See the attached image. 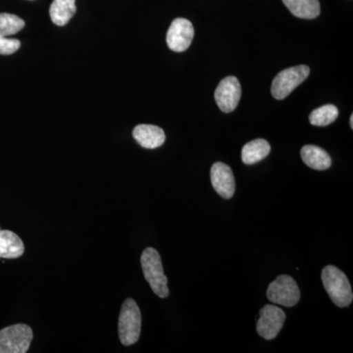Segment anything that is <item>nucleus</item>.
Masks as SVG:
<instances>
[{"label": "nucleus", "mask_w": 353, "mask_h": 353, "mask_svg": "<svg viewBox=\"0 0 353 353\" xmlns=\"http://www.w3.org/2000/svg\"><path fill=\"white\" fill-rule=\"evenodd\" d=\"M322 282L332 301L339 307H347L352 303V285L345 274L333 265L322 271Z\"/></svg>", "instance_id": "1"}, {"label": "nucleus", "mask_w": 353, "mask_h": 353, "mask_svg": "<svg viewBox=\"0 0 353 353\" xmlns=\"http://www.w3.org/2000/svg\"><path fill=\"white\" fill-rule=\"evenodd\" d=\"M141 264L146 282L153 292L161 299L168 296V279L165 276L159 252L153 248H145L141 256Z\"/></svg>", "instance_id": "2"}, {"label": "nucleus", "mask_w": 353, "mask_h": 353, "mask_svg": "<svg viewBox=\"0 0 353 353\" xmlns=\"http://www.w3.org/2000/svg\"><path fill=\"white\" fill-rule=\"evenodd\" d=\"M141 331V313L138 304L132 299L123 303L118 323V332L122 345L130 347L139 341Z\"/></svg>", "instance_id": "3"}, {"label": "nucleus", "mask_w": 353, "mask_h": 353, "mask_svg": "<svg viewBox=\"0 0 353 353\" xmlns=\"http://www.w3.org/2000/svg\"><path fill=\"white\" fill-rule=\"evenodd\" d=\"M34 339L31 327L16 324L0 331V353H26Z\"/></svg>", "instance_id": "4"}, {"label": "nucleus", "mask_w": 353, "mask_h": 353, "mask_svg": "<svg viewBox=\"0 0 353 353\" xmlns=\"http://www.w3.org/2000/svg\"><path fill=\"white\" fill-rule=\"evenodd\" d=\"M309 74L310 68L306 65H299L283 70L272 83V95L279 101L285 99L308 78Z\"/></svg>", "instance_id": "5"}, {"label": "nucleus", "mask_w": 353, "mask_h": 353, "mask_svg": "<svg viewBox=\"0 0 353 353\" xmlns=\"http://www.w3.org/2000/svg\"><path fill=\"white\" fill-rule=\"evenodd\" d=\"M267 297L271 303L292 307L301 299V290L294 279L288 275L279 276L269 285Z\"/></svg>", "instance_id": "6"}, {"label": "nucleus", "mask_w": 353, "mask_h": 353, "mask_svg": "<svg viewBox=\"0 0 353 353\" xmlns=\"http://www.w3.org/2000/svg\"><path fill=\"white\" fill-rule=\"evenodd\" d=\"M285 321V314L282 309L267 304L260 310L257 322V333L267 341L273 340L280 333Z\"/></svg>", "instance_id": "7"}, {"label": "nucleus", "mask_w": 353, "mask_h": 353, "mask_svg": "<svg viewBox=\"0 0 353 353\" xmlns=\"http://www.w3.org/2000/svg\"><path fill=\"white\" fill-rule=\"evenodd\" d=\"M194 37V29L190 21L176 18L167 32V46L175 52H183L190 48Z\"/></svg>", "instance_id": "8"}, {"label": "nucleus", "mask_w": 353, "mask_h": 353, "mask_svg": "<svg viewBox=\"0 0 353 353\" xmlns=\"http://www.w3.org/2000/svg\"><path fill=\"white\" fill-rule=\"evenodd\" d=\"M241 83L234 76L223 79L214 94L216 103L225 113L233 112L241 101Z\"/></svg>", "instance_id": "9"}, {"label": "nucleus", "mask_w": 353, "mask_h": 353, "mask_svg": "<svg viewBox=\"0 0 353 353\" xmlns=\"http://www.w3.org/2000/svg\"><path fill=\"white\" fill-rule=\"evenodd\" d=\"M211 183L216 192L223 199H230L234 196L236 182L233 171L228 165L217 162L213 164L210 171Z\"/></svg>", "instance_id": "10"}, {"label": "nucleus", "mask_w": 353, "mask_h": 353, "mask_svg": "<svg viewBox=\"0 0 353 353\" xmlns=\"http://www.w3.org/2000/svg\"><path fill=\"white\" fill-rule=\"evenodd\" d=\"M132 137L139 145L148 150L159 148L166 139L163 130L153 125H139L132 131Z\"/></svg>", "instance_id": "11"}, {"label": "nucleus", "mask_w": 353, "mask_h": 353, "mask_svg": "<svg viewBox=\"0 0 353 353\" xmlns=\"http://www.w3.org/2000/svg\"><path fill=\"white\" fill-rule=\"evenodd\" d=\"M24 252V243L17 234L8 230H0V257L1 259H19Z\"/></svg>", "instance_id": "12"}, {"label": "nucleus", "mask_w": 353, "mask_h": 353, "mask_svg": "<svg viewBox=\"0 0 353 353\" xmlns=\"http://www.w3.org/2000/svg\"><path fill=\"white\" fill-rule=\"evenodd\" d=\"M301 158L304 163L314 170L324 171L332 165V158L329 153L317 145H304L301 150Z\"/></svg>", "instance_id": "13"}, {"label": "nucleus", "mask_w": 353, "mask_h": 353, "mask_svg": "<svg viewBox=\"0 0 353 353\" xmlns=\"http://www.w3.org/2000/svg\"><path fill=\"white\" fill-rule=\"evenodd\" d=\"M270 152L271 145L266 139H254L243 146L241 160L246 165H253L268 157Z\"/></svg>", "instance_id": "14"}, {"label": "nucleus", "mask_w": 353, "mask_h": 353, "mask_svg": "<svg viewBox=\"0 0 353 353\" xmlns=\"http://www.w3.org/2000/svg\"><path fill=\"white\" fill-rule=\"evenodd\" d=\"M292 15L301 19H315L320 15L319 0H283Z\"/></svg>", "instance_id": "15"}, {"label": "nucleus", "mask_w": 353, "mask_h": 353, "mask_svg": "<svg viewBox=\"0 0 353 353\" xmlns=\"http://www.w3.org/2000/svg\"><path fill=\"white\" fill-rule=\"evenodd\" d=\"M77 11L76 0H53L50 15L53 24L65 26L73 18Z\"/></svg>", "instance_id": "16"}, {"label": "nucleus", "mask_w": 353, "mask_h": 353, "mask_svg": "<svg viewBox=\"0 0 353 353\" xmlns=\"http://www.w3.org/2000/svg\"><path fill=\"white\" fill-rule=\"evenodd\" d=\"M339 117V109L333 104H327L315 109L309 116V122L313 126L326 127Z\"/></svg>", "instance_id": "17"}, {"label": "nucleus", "mask_w": 353, "mask_h": 353, "mask_svg": "<svg viewBox=\"0 0 353 353\" xmlns=\"http://www.w3.org/2000/svg\"><path fill=\"white\" fill-rule=\"evenodd\" d=\"M24 20L9 13H0V37L13 36L24 29Z\"/></svg>", "instance_id": "18"}, {"label": "nucleus", "mask_w": 353, "mask_h": 353, "mask_svg": "<svg viewBox=\"0 0 353 353\" xmlns=\"http://www.w3.org/2000/svg\"><path fill=\"white\" fill-rule=\"evenodd\" d=\"M21 46L20 41L15 39L0 37V54L10 55L19 50Z\"/></svg>", "instance_id": "19"}, {"label": "nucleus", "mask_w": 353, "mask_h": 353, "mask_svg": "<svg viewBox=\"0 0 353 353\" xmlns=\"http://www.w3.org/2000/svg\"><path fill=\"white\" fill-rule=\"evenodd\" d=\"M350 127H352V129H353V115L350 116Z\"/></svg>", "instance_id": "20"}]
</instances>
